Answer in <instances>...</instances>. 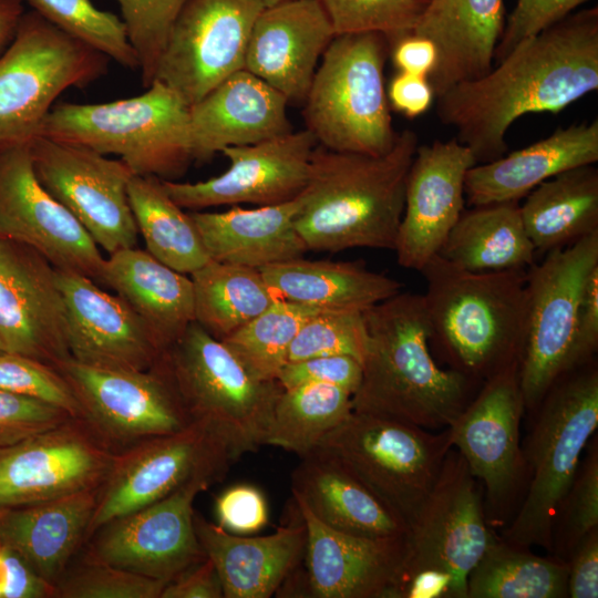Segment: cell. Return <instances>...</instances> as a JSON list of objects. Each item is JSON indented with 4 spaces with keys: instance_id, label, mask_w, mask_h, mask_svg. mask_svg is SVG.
Here are the masks:
<instances>
[{
    "instance_id": "1",
    "label": "cell",
    "mask_w": 598,
    "mask_h": 598,
    "mask_svg": "<svg viewBox=\"0 0 598 598\" xmlns=\"http://www.w3.org/2000/svg\"><path fill=\"white\" fill-rule=\"evenodd\" d=\"M598 90V7L573 12L517 44L482 78L436 99V114L476 164L506 154V133L520 116L557 114Z\"/></svg>"
},
{
    "instance_id": "2",
    "label": "cell",
    "mask_w": 598,
    "mask_h": 598,
    "mask_svg": "<svg viewBox=\"0 0 598 598\" xmlns=\"http://www.w3.org/2000/svg\"><path fill=\"white\" fill-rule=\"evenodd\" d=\"M363 316L369 342L352 411L430 431L450 426L482 384L436 363L422 295L400 291Z\"/></svg>"
},
{
    "instance_id": "3",
    "label": "cell",
    "mask_w": 598,
    "mask_h": 598,
    "mask_svg": "<svg viewBox=\"0 0 598 598\" xmlns=\"http://www.w3.org/2000/svg\"><path fill=\"white\" fill-rule=\"evenodd\" d=\"M419 146L412 130L373 156L317 145L295 226L308 250L394 249L409 171Z\"/></svg>"
},
{
    "instance_id": "4",
    "label": "cell",
    "mask_w": 598,
    "mask_h": 598,
    "mask_svg": "<svg viewBox=\"0 0 598 598\" xmlns=\"http://www.w3.org/2000/svg\"><path fill=\"white\" fill-rule=\"evenodd\" d=\"M526 271L475 272L433 256L420 270L426 281L422 298L432 354L481 384L519 363Z\"/></svg>"
},
{
    "instance_id": "5",
    "label": "cell",
    "mask_w": 598,
    "mask_h": 598,
    "mask_svg": "<svg viewBox=\"0 0 598 598\" xmlns=\"http://www.w3.org/2000/svg\"><path fill=\"white\" fill-rule=\"evenodd\" d=\"M38 136L118 155L134 175L164 181L181 176L193 161L189 106L158 81L130 99L55 105Z\"/></svg>"
},
{
    "instance_id": "6",
    "label": "cell",
    "mask_w": 598,
    "mask_h": 598,
    "mask_svg": "<svg viewBox=\"0 0 598 598\" xmlns=\"http://www.w3.org/2000/svg\"><path fill=\"white\" fill-rule=\"evenodd\" d=\"M523 451L529 475L524 499L502 538L551 553L557 507L598 426V368L595 359L561 374L533 413Z\"/></svg>"
},
{
    "instance_id": "7",
    "label": "cell",
    "mask_w": 598,
    "mask_h": 598,
    "mask_svg": "<svg viewBox=\"0 0 598 598\" xmlns=\"http://www.w3.org/2000/svg\"><path fill=\"white\" fill-rule=\"evenodd\" d=\"M389 55L390 43L382 33L332 39L303 101L306 130L318 145L373 156L393 147L399 133L384 85Z\"/></svg>"
},
{
    "instance_id": "8",
    "label": "cell",
    "mask_w": 598,
    "mask_h": 598,
    "mask_svg": "<svg viewBox=\"0 0 598 598\" xmlns=\"http://www.w3.org/2000/svg\"><path fill=\"white\" fill-rule=\"evenodd\" d=\"M192 421L221 432L241 456L265 445L280 383L254 378L193 321L157 361Z\"/></svg>"
},
{
    "instance_id": "9",
    "label": "cell",
    "mask_w": 598,
    "mask_h": 598,
    "mask_svg": "<svg viewBox=\"0 0 598 598\" xmlns=\"http://www.w3.org/2000/svg\"><path fill=\"white\" fill-rule=\"evenodd\" d=\"M107 58L35 11L0 56V150L30 145L55 99L105 74Z\"/></svg>"
},
{
    "instance_id": "10",
    "label": "cell",
    "mask_w": 598,
    "mask_h": 598,
    "mask_svg": "<svg viewBox=\"0 0 598 598\" xmlns=\"http://www.w3.org/2000/svg\"><path fill=\"white\" fill-rule=\"evenodd\" d=\"M318 447L341 462L409 526L434 486L452 446L446 427L433 433L352 411Z\"/></svg>"
},
{
    "instance_id": "11",
    "label": "cell",
    "mask_w": 598,
    "mask_h": 598,
    "mask_svg": "<svg viewBox=\"0 0 598 598\" xmlns=\"http://www.w3.org/2000/svg\"><path fill=\"white\" fill-rule=\"evenodd\" d=\"M546 254L526 271V328L518 374L529 413L569 370L581 298L598 267V231Z\"/></svg>"
},
{
    "instance_id": "12",
    "label": "cell",
    "mask_w": 598,
    "mask_h": 598,
    "mask_svg": "<svg viewBox=\"0 0 598 598\" xmlns=\"http://www.w3.org/2000/svg\"><path fill=\"white\" fill-rule=\"evenodd\" d=\"M239 454L213 425L193 421L116 453L99 488L87 536L107 523L151 505L190 481H221Z\"/></svg>"
},
{
    "instance_id": "13",
    "label": "cell",
    "mask_w": 598,
    "mask_h": 598,
    "mask_svg": "<svg viewBox=\"0 0 598 598\" xmlns=\"http://www.w3.org/2000/svg\"><path fill=\"white\" fill-rule=\"evenodd\" d=\"M482 483L453 447L437 480L406 533V556L394 591L420 571L433 570L450 580L448 598H467V576L494 533L488 528Z\"/></svg>"
},
{
    "instance_id": "14",
    "label": "cell",
    "mask_w": 598,
    "mask_h": 598,
    "mask_svg": "<svg viewBox=\"0 0 598 598\" xmlns=\"http://www.w3.org/2000/svg\"><path fill=\"white\" fill-rule=\"evenodd\" d=\"M30 155L39 183L99 247L109 255L136 247L138 229L127 196L134 173L122 159L44 136L31 142Z\"/></svg>"
},
{
    "instance_id": "15",
    "label": "cell",
    "mask_w": 598,
    "mask_h": 598,
    "mask_svg": "<svg viewBox=\"0 0 598 598\" xmlns=\"http://www.w3.org/2000/svg\"><path fill=\"white\" fill-rule=\"evenodd\" d=\"M264 8L261 0H187L168 32L154 81L188 106L197 103L245 68L252 25Z\"/></svg>"
},
{
    "instance_id": "16",
    "label": "cell",
    "mask_w": 598,
    "mask_h": 598,
    "mask_svg": "<svg viewBox=\"0 0 598 598\" xmlns=\"http://www.w3.org/2000/svg\"><path fill=\"white\" fill-rule=\"evenodd\" d=\"M53 367L70 385L80 420L110 447H128L193 422L157 363L145 371L110 370L70 357Z\"/></svg>"
},
{
    "instance_id": "17",
    "label": "cell",
    "mask_w": 598,
    "mask_h": 598,
    "mask_svg": "<svg viewBox=\"0 0 598 598\" xmlns=\"http://www.w3.org/2000/svg\"><path fill=\"white\" fill-rule=\"evenodd\" d=\"M116 453L82 420L0 446V511L101 486Z\"/></svg>"
},
{
    "instance_id": "18",
    "label": "cell",
    "mask_w": 598,
    "mask_h": 598,
    "mask_svg": "<svg viewBox=\"0 0 598 598\" xmlns=\"http://www.w3.org/2000/svg\"><path fill=\"white\" fill-rule=\"evenodd\" d=\"M0 237L31 246L58 270L101 280L105 258L78 219L39 183L30 145L0 150Z\"/></svg>"
},
{
    "instance_id": "19",
    "label": "cell",
    "mask_w": 598,
    "mask_h": 598,
    "mask_svg": "<svg viewBox=\"0 0 598 598\" xmlns=\"http://www.w3.org/2000/svg\"><path fill=\"white\" fill-rule=\"evenodd\" d=\"M524 412L516 362L484 381L446 427L451 446L484 486L494 512L507 506L527 474L519 445Z\"/></svg>"
},
{
    "instance_id": "20",
    "label": "cell",
    "mask_w": 598,
    "mask_h": 598,
    "mask_svg": "<svg viewBox=\"0 0 598 598\" xmlns=\"http://www.w3.org/2000/svg\"><path fill=\"white\" fill-rule=\"evenodd\" d=\"M210 484L194 480L171 495L101 527L86 557L146 577L173 580L206 555L194 526V501Z\"/></svg>"
},
{
    "instance_id": "21",
    "label": "cell",
    "mask_w": 598,
    "mask_h": 598,
    "mask_svg": "<svg viewBox=\"0 0 598 598\" xmlns=\"http://www.w3.org/2000/svg\"><path fill=\"white\" fill-rule=\"evenodd\" d=\"M317 145L308 130L292 131L256 144L225 147L220 153L230 164L218 176L196 183L162 182L172 199L190 210L241 203L279 204L305 189Z\"/></svg>"
},
{
    "instance_id": "22",
    "label": "cell",
    "mask_w": 598,
    "mask_h": 598,
    "mask_svg": "<svg viewBox=\"0 0 598 598\" xmlns=\"http://www.w3.org/2000/svg\"><path fill=\"white\" fill-rule=\"evenodd\" d=\"M0 339L7 351L54 365L70 358L56 269L38 250L0 237Z\"/></svg>"
},
{
    "instance_id": "23",
    "label": "cell",
    "mask_w": 598,
    "mask_h": 598,
    "mask_svg": "<svg viewBox=\"0 0 598 598\" xmlns=\"http://www.w3.org/2000/svg\"><path fill=\"white\" fill-rule=\"evenodd\" d=\"M475 164L456 137L417 146L393 249L400 266L420 271L439 254L464 210L465 176Z\"/></svg>"
},
{
    "instance_id": "24",
    "label": "cell",
    "mask_w": 598,
    "mask_h": 598,
    "mask_svg": "<svg viewBox=\"0 0 598 598\" xmlns=\"http://www.w3.org/2000/svg\"><path fill=\"white\" fill-rule=\"evenodd\" d=\"M56 274L72 359L125 371H145L157 363L164 349L121 297L102 290L86 276L58 269Z\"/></svg>"
},
{
    "instance_id": "25",
    "label": "cell",
    "mask_w": 598,
    "mask_h": 598,
    "mask_svg": "<svg viewBox=\"0 0 598 598\" xmlns=\"http://www.w3.org/2000/svg\"><path fill=\"white\" fill-rule=\"evenodd\" d=\"M307 528L306 597L394 598L406 556V534L370 538L332 529L295 501Z\"/></svg>"
},
{
    "instance_id": "26",
    "label": "cell",
    "mask_w": 598,
    "mask_h": 598,
    "mask_svg": "<svg viewBox=\"0 0 598 598\" xmlns=\"http://www.w3.org/2000/svg\"><path fill=\"white\" fill-rule=\"evenodd\" d=\"M334 37L319 0L265 7L252 25L244 69L289 103H303L318 62Z\"/></svg>"
},
{
    "instance_id": "27",
    "label": "cell",
    "mask_w": 598,
    "mask_h": 598,
    "mask_svg": "<svg viewBox=\"0 0 598 598\" xmlns=\"http://www.w3.org/2000/svg\"><path fill=\"white\" fill-rule=\"evenodd\" d=\"M288 100L243 69L189 106L193 161L207 162L228 146L250 145L292 132Z\"/></svg>"
},
{
    "instance_id": "28",
    "label": "cell",
    "mask_w": 598,
    "mask_h": 598,
    "mask_svg": "<svg viewBox=\"0 0 598 598\" xmlns=\"http://www.w3.org/2000/svg\"><path fill=\"white\" fill-rule=\"evenodd\" d=\"M194 526L219 575L224 598H269L303 563L307 528L299 513L296 522L266 536L231 534L197 512Z\"/></svg>"
},
{
    "instance_id": "29",
    "label": "cell",
    "mask_w": 598,
    "mask_h": 598,
    "mask_svg": "<svg viewBox=\"0 0 598 598\" xmlns=\"http://www.w3.org/2000/svg\"><path fill=\"white\" fill-rule=\"evenodd\" d=\"M504 25L503 0H429L413 32L436 47L437 62L427 76L435 97L492 70Z\"/></svg>"
},
{
    "instance_id": "30",
    "label": "cell",
    "mask_w": 598,
    "mask_h": 598,
    "mask_svg": "<svg viewBox=\"0 0 598 598\" xmlns=\"http://www.w3.org/2000/svg\"><path fill=\"white\" fill-rule=\"evenodd\" d=\"M597 162L598 120L557 127L525 148L472 166L465 176V199L471 206L518 202L555 175Z\"/></svg>"
},
{
    "instance_id": "31",
    "label": "cell",
    "mask_w": 598,
    "mask_h": 598,
    "mask_svg": "<svg viewBox=\"0 0 598 598\" xmlns=\"http://www.w3.org/2000/svg\"><path fill=\"white\" fill-rule=\"evenodd\" d=\"M291 473L293 501L326 526L355 536H404L408 525L333 455L316 447Z\"/></svg>"
},
{
    "instance_id": "32",
    "label": "cell",
    "mask_w": 598,
    "mask_h": 598,
    "mask_svg": "<svg viewBox=\"0 0 598 598\" xmlns=\"http://www.w3.org/2000/svg\"><path fill=\"white\" fill-rule=\"evenodd\" d=\"M99 488L0 511V545L55 586L87 537Z\"/></svg>"
},
{
    "instance_id": "33",
    "label": "cell",
    "mask_w": 598,
    "mask_h": 598,
    "mask_svg": "<svg viewBox=\"0 0 598 598\" xmlns=\"http://www.w3.org/2000/svg\"><path fill=\"white\" fill-rule=\"evenodd\" d=\"M300 197L254 209L192 210L209 259L259 269L303 256L308 251L295 219Z\"/></svg>"
},
{
    "instance_id": "34",
    "label": "cell",
    "mask_w": 598,
    "mask_h": 598,
    "mask_svg": "<svg viewBox=\"0 0 598 598\" xmlns=\"http://www.w3.org/2000/svg\"><path fill=\"white\" fill-rule=\"evenodd\" d=\"M147 324L164 351L195 321L192 279L137 247L105 258L101 280Z\"/></svg>"
},
{
    "instance_id": "35",
    "label": "cell",
    "mask_w": 598,
    "mask_h": 598,
    "mask_svg": "<svg viewBox=\"0 0 598 598\" xmlns=\"http://www.w3.org/2000/svg\"><path fill=\"white\" fill-rule=\"evenodd\" d=\"M277 299L321 310L364 311L401 291L402 285L355 261L302 257L259 268Z\"/></svg>"
},
{
    "instance_id": "36",
    "label": "cell",
    "mask_w": 598,
    "mask_h": 598,
    "mask_svg": "<svg viewBox=\"0 0 598 598\" xmlns=\"http://www.w3.org/2000/svg\"><path fill=\"white\" fill-rule=\"evenodd\" d=\"M463 210L439 256L468 271L526 269L536 249L520 216L518 202L472 206Z\"/></svg>"
},
{
    "instance_id": "37",
    "label": "cell",
    "mask_w": 598,
    "mask_h": 598,
    "mask_svg": "<svg viewBox=\"0 0 598 598\" xmlns=\"http://www.w3.org/2000/svg\"><path fill=\"white\" fill-rule=\"evenodd\" d=\"M525 197L520 216L536 251L561 248L598 231V168L594 164L557 174Z\"/></svg>"
},
{
    "instance_id": "38",
    "label": "cell",
    "mask_w": 598,
    "mask_h": 598,
    "mask_svg": "<svg viewBox=\"0 0 598 598\" xmlns=\"http://www.w3.org/2000/svg\"><path fill=\"white\" fill-rule=\"evenodd\" d=\"M466 584L467 598H564L568 565L494 535Z\"/></svg>"
},
{
    "instance_id": "39",
    "label": "cell",
    "mask_w": 598,
    "mask_h": 598,
    "mask_svg": "<svg viewBox=\"0 0 598 598\" xmlns=\"http://www.w3.org/2000/svg\"><path fill=\"white\" fill-rule=\"evenodd\" d=\"M190 279L195 322L219 341L277 300L260 270L251 267L209 259Z\"/></svg>"
},
{
    "instance_id": "40",
    "label": "cell",
    "mask_w": 598,
    "mask_h": 598,
    "mask_svg": "<svg viewBox=\"0 0 598 598\" xmlns=\"http://www.w3.org/2000/svg\"><path fill=\"white\" fill-rule=\"evenodd\" d=\"M127 196L138 234L153 257L185 275L209 260L189 213L172 199L161 178L133 175Z\"/></svg>"
},
{
    "instance_id": "41",
    "label": "cell",
    "mask_w": 598,
    "mask_h": 598,
    "mask_svg": "<svg viewBox=\"0 0 598 598\" xmlns=\"http://www.w3.org/2000/svg\"><path fill=\"white\" fill-rule=\"evenodd\" d=\"M352 412V394L339 386L310 383L282 389L275 403L265 445L302 457Z\"/></svg>"
},
{
    "instance_id": "42",
    "label": "cell",
    "mask_w": 598,
    "mask_h": 598,
    "mask_svg": "<svg viewBox=\"0 0 598 598\" xmlns=\"http://www.w3.org/2000/svg\"><path fill=\"white\" fill-rule=\"evenodd\" d=\"M321 309L277 299L269 308L221 342L256 379L275 381L287 363L303 323Z\"/></svg>"
},
{
    "instance_id": "43",
    "label": "cell",
    "mask_w": 598,
    "mask_h": 598,
    "mask_svg": "<svg viewBox=\"0 0 598 598\" xmlns=\"http://www.w3.org/2000/svg\"><path fill=\"white\" fill-rule=\"evenodd\" d=\"M58 29L130 70L138 56L123 20L97 9L91 0H23Z\"/></svg>"
},
{
    "instance_id": "44",
    "label": "cell",
    "mask_w": 598,
    "mask_h": 598,
    "mask_svg": "<svg viewBox=\"0 0 598 598\" xmlns=\"http://www.w3.org/2000/svg\"><path fill=\"white\" fill-rule=\"evenodd\" d=\"M574 480L561 498L551 528V553L567 561L575 545L598 526V444L585 448Z\"/></svg>"
},
{
    "instance_id": "45",
    "label": "cell",
    "mask_w": 598,
    "mask_h": 598,
    "mask_svg": "<svg viewBox=\"0 0 598 598\" xmlns=\"http://www.w3.org/2000/svg\"><path fill=\"white\" fill-rule=\"evenodd\" d=\"M336 35L378 32L389 43L412 32L429 0H319Z\"/></svg>"
},
{
    "instance_id": "46",
    "label": "cell",
    "mask_w": 598,
    "mask_h": 598,
    "mask_svg": "<svg viewBox=\"0 0 598 598\" xmlns=\"http://www.w3.org/2000/svg\"><path fill=\"white\" fill-rule=\"evenodd\" d=\"M368 342L363 311L323 310L300 328L290 346L287 362L315 357L350 355L363 363Z\"/></svg>"
},
{
    "instance_id": "47",
    "label": "cell",
    "mask_w": 598,
    "mask_h": 598,
    "mask_svg": "<svg viewBox=\"0 0 598 598\" xmlns=\"http://www.w3.org/2000/svg\"><path fill=\"white\" fill-rule=\"evenodd\" d=\"M167 582L89 557L55 584L59 598H159Z\"/></svg>"
},
{
    "instance_id": "48",
    "label": "cell",
    "mask_w": 598,
    "mask_h": 598,
    "mask_svg": "<svg viewBox=\"0 0 598 598\" xmlns=\"http://www.w3.org/2000/svg\"><path fill=\"white\" fill-rule=\"evenodd\" d=\"M138 60L144 86H150L168 32L187 0H116Z\"/></svg>"
},
{
    "instance_id": "49",
    "label": "cell",
    "mask_w": 598,
    "mask_h": 598,
    "mask_svg": "<svg viewBox=\"0 0 598 598\" xmlns=\"http://www.w3.org/2000/svg\"><path fill=\"white\" fill-rule=\"evenodd\" d=\"M0 390L47 402L80 419L79 403L65 379L53 365L37 359L1 351Z\"/></svg>"
},
{
    "instance_id": "50",
    "label": "cell",
    "mask_w": 598,
    "mask_h": 598,
    "mask_svg": "<svg viewBox=\"0 0 598 598\" xmlns=\"http://www.w3.org/2000/svg\"><path fill=\"white\" fill-rule=\"evenodd\" d=\"M71 419L52 404L0 390V446L56 427Z\"/></svg>"
},
{
    "instance_id": "51",
    "label": "cell",
    "mask_w": 598,
    "mask_h": 598,
    "mask_svg": "<svg viewBox=\"0 0 598 598\" xmlns=\"http://www.w3.org/2000/svg\"><path fill=\"white\" fill-rule=\"evenodd\" d=\"M587 1L589 0H517L495 48L494 60L498 63L522 41L565 19Z\"/></svg>"
},
{
    "instance_id": "52",
    "label": "cell",
    "mask_w": 598,
    "mask_h": 598,
    "mask_svg": "<svg viewBox=\"0 0 598 598\" xmlns=\"http://www.w3.org/2000/svg\"><path fill=\"white\" fill-rule=\"evenodd\" d=\"M361 379L362 363L359 360L350 355H326L287 362L277 381L282 389L322 383L339 386L353 395Z\"/></svg>"
},
{
    "instance_id": "53",
    "label": "cell",
    "mask_w": 598,
    "mask_h": 598,
    "mask_svg": "<svg viewBox=\"0 0 598 598\" xmlns=\"http://www.w3.org/2000/svg\"><path fill=\"white\" fill-rule=\"evenodd\" d=\"M218 525L236 535L261 530L268 523V506L261 491L238 484L220 493L215 502Z\"/></svg>"
},
{
    "instance_id": "54",
    "label": "cell",
    "mask_w": 598,
    "mask_h": 598,
    "mask_svg": "<svg viewBox=\"0 0 598 598\" xmlns=\"http://www.w3.org/2000/svg\"><path fill=\"white\" fill-rule=\"evenodd\" d=\"M54 590L19 554L0 545V598L54 597Z\"/></svg>"
},
{
    "instance_id": "55",
    "label": "cell",
    "mask_w": 598,
    "mask_h": 598,
    "mask_svg": "<svg viewBox=\"0 0 598 598\" xmlns=\"http://www.w3.org/2000/svg\"><path fill=\"white\" fill-rule=\"evenodd\" d=\"M598 348V267L592 270L581 298L569 370L594 360ZM568 370V371H569Z\"/></svg>"
},
{
    "instance_id": "56",
    "label": "cell",
    "mask_w": 598,
    "mask_h": 598,
    "mask_svg": "<svg viewBox=\"0 0 598 598\" xmlns=\"http://www.w3.org/2000/svg\"><path fill=\"white\" fill-rule=\"evenodd\" d=\"M568 597H598V526L571 549L568 558Z\"/></svg>"
},
{
    "instance_id": "57",
    "label": "cell",
    "mask_w": 598,
    "mask_h": 598,
    "mask_svg": "<svg viewBox=\"0 0 598 598\" xmlns=\"http://www.w3.org/2000/svg\"><path fill=\"white\" fill-rule=\"evenodd\" d=\"M386 96L393 110L410 118L427 112L435 99L426 76L399 71L389 83Z\"/></svg>"
},
{
    "instance_id": "58",
    "label": "cell",
    "mask_w": 598,
    "mask_h": 598,
    "mask_svg": "<svg viewBox=\"0 0 598 598\" xmlns=\"http://www.w3.org/2000/svg\"><path fill=\"white\" fill-rule=\"evenodd\" d=\"M159 598H224L219 575L207 557L168 581Z\"/></svg>"
},
{
    "instance_id": "59",
    "label": "cell",
    "mask_w": 598,
    "mask_h": 598,
    "mask_svg": "<svg viewBox=\"0 0 598 598\" xmlns=\"http://www.w3.org/2000/svg\"><path fill=\"white\" fill-rule=\"evenodd\" d=\"M390 56L399 72L427 78L436 65L437 50L430 39L412 31L390 43Z\"/></svg>"
},
{
    "instance_id": "60",
    "label": "cell",
    "mask_w": 598,
    "mask_h": 598,
    "mask_svg": "<svg viewBox=\"0 0 598 598\" xmlns=\"http://www.w3.org/2000/svg\"><path fill=\"white\" fill-rule=\"evenodd\" d=\"M23 0H0V54L12 41L22 16Z\"/></svg>"
},
{
    "instance_id": "61",
    "label": "cell",
    "mask_w": 598,
    "mask_h": 598,
    "mask_svg": "<svg viewBox=\"0 0 598 598\" xmlns=\"http://www.w3.org/2000/svg\"><path fill=\"white\" fill-rule=\"evenodd\" d=\"M261 1L265 4V7H270V6H274L276 3L287 1V0H261Z\"/></svg>"
},
{
    "instance_id": "62",
    "label": "cell",
    "mask_w": 598,
    "mask_h": 598,
    "mask_svg": "<svg viewBox=\"0 0 598 598\" xmlns=\"http://www.w3.org/2000/svg\"><path fill=\"white\" fill-rule=\"evenodd\" d=\"M1 351H7V349H6L3 342H2L1 339H0V352H1Z\"/></svg>"
}]
</instances>
